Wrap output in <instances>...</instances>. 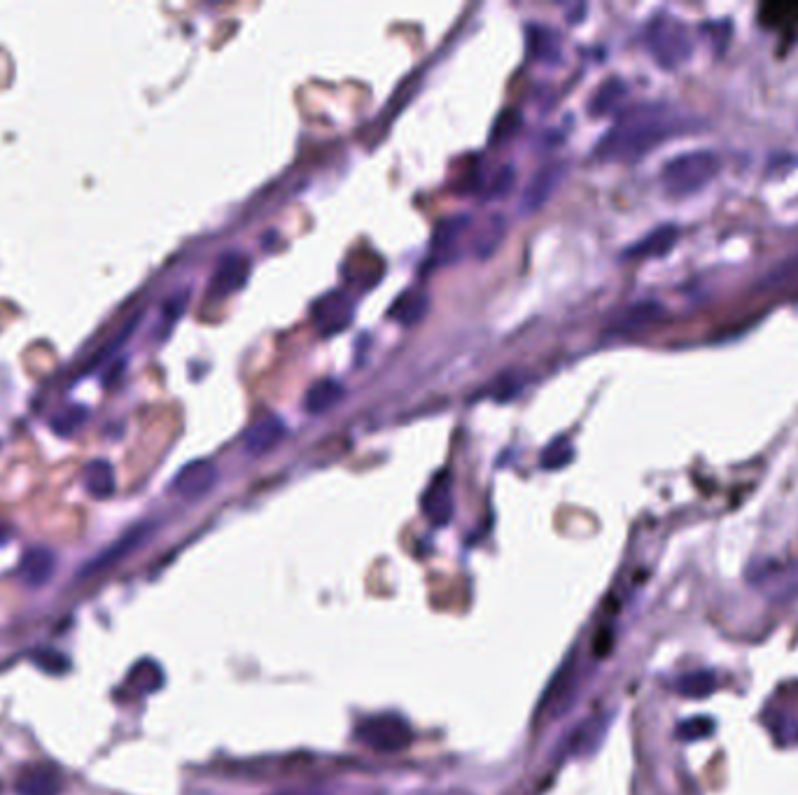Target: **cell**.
<instances>
[{
    "mask_svg": "<svg viewBox=\"0 0 798 795\" xmlns=\"http://www.w3.org/2000/svg\"><path fill=\"white\" fill-rule=\"evenodd\" d=\"M675 688L679 695H684V698H705V695H710L714 688H717V679H714L712 672L700 670L679 677Z\"/></svg>",
    "mask_w": 798,
    "mask_h": 795,
    "instance_id": "cell-23",
    "label": "cell"
},
{
    "mask_svg": "<svg viewBox=\"0 0 798 795\" xmlns=\"http://www.w3.org/2000/svg\"><path fill=\"white\" fill-rule=\"evenodd\" d=\"M574 688H577V679H574V665L572 660H565V665L553 674L549 688L542 695V702H539L537 709V719L546 721H556L560 714L567 712L572 705L574 698Z\"/></svg>",
    "mask_w": 798,
    "mask_h": 795,
    "instance_id": "cell-5",
    "label": "cell"
},
{
    "mask_svg": "<svg viewBox=\"0 0 798 795\" xmlns=\"http://www.w3.org/2000/svg\"><path fill=\"white\" fill-rule=\"evenodd\" d=\"M644 42H647L651 56L663 68H679L691 59L693 52V42L686 26L670 14H656L654 19H649Z\"/></svg>",
    "mask_w": 798,
    "mask_h": 795,
    "instance_id": "cell-3",
    "label": "cell"
},
{
    "mask_svg": "<svg viewBox=\"0 0 798 795\" xmlns=\"http://www.w3.org/2000/svg\"><path fill=\"white\" fill-rule=\"evenodd\" d=\"M763 287L773 290H798V257L789 259L763 278Z\"/></svg>",
    "mask_w": 798,
    "mask_h": 795,
    "instance_id": "cell-24",
    "label": "cell"
},
{
    "mask_svg": "<svg viewBox=\"0 0 798 795\" xmlns=\"http://www.w3.org/2000/svg\"><path fill=\"white\" fill-rule=\"evenodd\" d=\"M721 171V159L710 150L679 154L665 161L661 168V185L670 196L684 199L710 185Z\"/></svg>",
    "mask_w": 798,
    "mask_h": 795,
    "instance_id": "cell-2",
    "label": "cell"
},
{
    "mask_svg": "<svg viewBox=\"0 0 798 795\" xmlns=\"http://www.w3.org/2000/svg\"><path fill=\"white\" fill-rule=\"evenodd\" d=\"M714 730V723L710 719H705V716H698V719H689L684 721L682 726L677 728V735L682 737V740H703Z\"/></svg>",
    "mask_w": 798,
    "mask_h": 795,
    "instance_id": "cell-28",
    "label": "cell"
},
{
    "mask_svg": "<svg viewBox=\"0 0 798 795\" xmlns=\"http://www.w3.org/2000/svg\"><path fill=\"white\" fill-rule=\"evenodd\" d=\"M423 513L425 518L430 520L434 527H444L451 523L453 511H455V499H453V481L446 471H441L439 476L432 478V483L427 485V490L423 492Z\"/></svg>",
    "mask_w": 798,
    "mask_h": 795,
    "instance_id": "cell-7",
    "label": "cell"
},
{
    "mask_svg": "<svg viewBox=\"0 0 798 795\" xmlns=\"http://www.w3.org/2000/svg\"><path fill=\"white\" fill-rule=\"evenodd\" d=\"M217 483V467L210 460H194L173 478V490L185 499H199Z\"/></svg>",
    "mask_w": 798,
    "mask_h": 795,
    "instance_id": "cell-8",
    "label": "cell"
},
{
    "mask_svg": "<svg viewBox=\"0 0 798 795\" xmlns=\"http://www.w3.org/2000/svg\"><path fill=\"white\" fill-rule=\"evenodd\" d=\"M563 166H565L563 161H551V164L539 168V171L535 173V178L530 180L528 189H525V196H523L525 208H539L546 199H549L551 192L560 182V178H563V173H565Z\"/></svg>",
    "mask_w": 798,
    "mask_h": 795,
    "instance_id": "cell-13",
    "label": "cell"
},
{
    "mask_svg": "<svg viewBox=\"0 0 798 795\" xmlns=\"http://www.w3.org/2000/svg\"><path fill=\"white\" fill-rule=\"evenodd\" d=\"M147 534H150V525L133 527V530L129 534H124V537L119 539L115 546L108 548V551H105L101 558H98L96 562H91V565H87V572H84V574L98 572V569H103V567H108V565H115V562L122 560L126 553H131L133 548H138L140 544H143V541L147 539Z\"/></svg>",
    "mask_w": 798,
    "mask_h": 795,
    "instance_id": "cell-17",
    "label": "cell"
},
{
    "mask_svg": "<svg viewBox=\"0 0 798 795\" xmlns=\"http://www.w3.org/2000/svg\"><path fill=\"white\" fill-rule=\"evenodd\" d=\"M84 488L91 497L105 499L115 492V469L108 460H91L82 474Z\"/></svg>",
    "mask_w": 798,
    "mask_h": 795,
    "instance_id": "cell-15",
    "label": "cell"
},
{
    "mask_svg": "<svg viewBox=\"0 0 798 795\" xmlns=\"http://www.w3.org/2000/svg\"><path fill=\"white\" fill-rule=\"evenodd\" d=\"M59 791L61 777L49 765H31L17 779V795H59Z\"/></svg>",
    "mask_w": 798,
    "mask_h": 795,
    "instance_id": "cell-12",
    "label": "cell"
},
{
    "mask_svg": "<svg viewBox=\"0 0 798 795\" xmlns=\"http://www.w3.org/2000/svg\"><path fill=\"white\" fill-rule=\"evenodd\" d=\"M518 390H521V378L516 374H504L493 385V397L497 401H509L518 395Z\"/></svg>",
    "mask_w": 798,
    "mask_h": 795,
    "instance_id": "cell-29",
    "label": "cell"
},
{
    "mask_svg": "<svg viewBox=\"0 0 798 795\" xmlns=\"http://www.w3.org/2000/svg\"><path fill=\"white\" fill-rule=\"evenodd\" d=\"M677 236H679L677 227H672V224H663V227H658L651 231V234L640 238L635 245H630V248L626 250V257L628 259L661 257V255H665V252H670L672 248H675Z\"/></svg>",
    "mask_w": 798,
    "mask_h": 795,
    "instance_id": "cell-14",
    "label": "cell"
},
{
    "mask_svg": "<svg viewBox=\"0 0 798 795\" xmlns=\"http://www.w3.org/2000/svg\"><path fill=\"white\" fill-rule=\"evenodd\" d=\"M35 663H38L42 670H47L52 674H61L68 670V658H63L61 653H56V651H38L35 653Z\"/></svg>",
    "mask_w": 798,
    "mask_h": 795,
    "instance_id": "cell-30",
    "label": "cell"
},
{
    "mask_svg": "<svg viewBox=\"0 0 798 795\" xmlns=\"http://www.w3.org/2000/svg\"><path fill=\"white\" fill-rule=\"evenodd\" d=\"M343 399V385L336 378H320L306 392L304 404L311 413H325Z\"/></svg>",
    "mask_w": 798,
    "mask_h": 795,
    "instance_id": "cell-16",
    "label": "cell"
},
{
    "mask_svg": "<svg viewBox=\"0 0 798 795\" xmlns=\"http://www.w3.org/2000/svg\"><path fill=\"white\" fill-rule=\"evenodd\" d=\"M313 315L322 334H334L350 325V318H353V304H350L346 294L332 292L318 301Z\"/></svg>",
    "mask_w": 798,
    "mask_h": 795,
    "instance_id": "cell-10",
    "label": "cell"
},
{
    "mask_svg": "<svg viewBox=\"0 0 798 795\" xmlns=\"http://www.w3.org/2000/svg\"><path fill=\"white\" fill-rule=\"evenodd\" d=\"M623 96H626V82L619 80V77H609V80H605L595 89L591 103H588V110L595 117L607 115V112H612L623 101Z\"/></svg>",
    "mask_w": 798,
    "mask_h": 795,
    "instance_id": "cell-20",
    "label": "cell"
},
{
    "mask_svg": "<svg viewBox=\"0 0 798 795\" xmlns=\"http://www.w3.org/2000/svg\"><path fill=\"white\" fill-rule=\"evenodd\" d=\"M126 684L136 688L140 695L154 693L164 686V670H161L154 660H140V663L129 672V677H126Z\"/></svg>",
    "mask_w": 798,
    "mask_h": 795,
    "instance_id": "cell-21",
    "label": "cell"
},
{
    "mask_svg": "<svg viewBox=\"0 0 798 795\" xmlns=\"http://www.w3.org/2000/svg\"><path fill=\"white\" fill-rule=\"evenodd\" d=\"M572 455H574V450H572L570 439H567V436H558V439H553L549 446L544 448L542 467L544 469H560L572 460Z\"/></svg>",
    "mask_w": 798,
    "mask_h": 795,
    "instance_id": "cell-25",
    "label": "cell"
},
{
    "mask_svg": "<svg viewBox=\"0 0 798 795\" xmlns=\"http://www.w3.org/2000/svg\"><path fill=\"white\" fill-rule=\"evenodd\" d=\"M89 418V411L84 406H73V408H66V411H61L56 418L52 420V429L59 436H70L73 432H77L84 422Z\"/></svg>",
    "mask_w": 798,
    "mask_h": 795,
    "instance_id": "cell-27",
    "label": "cell"
},
{
    "mask_svg": "<svg viewBox=\"0 0 798 795\" xmlns=\"http://www.w3.org/2000/svg\"><path fill=\"white\" fill-rule=\"evenodd\" d=\"M10 537H12L10 525H7V523H3V520H0V546H5L7 541H10Z\"/></svg>",
    "mask_w": 798,
    "mask_h": 795,
    "instance_id": "cell-31",
    "label": "cell"
},
{
    "mask_svg": "<svg viewBox=\"0 0 798 795\" xmlns=\"http://www.w3.org/2000/svg\"><path fill=\"white\" fill-rule=\"evenodd\" d=\"M677 131V119L661 103H640L621 112L619 119L595 145L605 161H637Z\"/></svg>",
    "mask_w": 798,
    "mask_h": 795,
    "instance_id": "cell-1",
    "label": "cell"
},
{
    "mask_svg": "<svg viewBox=\"0 0 798 795\" xmlns=\"http://www.w3.org/2000/svg\"><path fill=\"white\" fill-rule=\"evenodd\" d=\"M663 315V306L656 304V301H642V304L630 306L626 315L621 318L623 327H640L649 325V322L658 320Z\"/></svg>",
    "mask_w": 798,
    "mask_h": 795,
    "instance_id": "cell-26",
    "label": "cell"
},
{
    "mask_svg": "<svg viewBox=\"0 0 798 795\" xmlns=\"http://www.w3.org/2000/svg\"><path fill=\"white\" fill-rule=\"evenodd\" d=\"M56 567V558L49 548H28V551L21 555L19 562V579L26 583V586L38 588L42 583H47L52 579Z\"/></svg>",
    "mask_w": 798,
    "mask_h": 795,
    "instance_id": "cell-11",
    "label": "cell"
},
{
    "mask_svg": "<svg viewBox=\"0 0 798 795\" xmlns=\"http://www.w3.org/2000/svg\"><path fill=\"white\" fill-rule=\"evenodd\" d=\"M528 52L532 59L539 61H556L560 54L558 33L549 26L530 24L528 26Z\"/></svg>",
    "mask_w": 798,
    "mask_h": 795,
    "instance_id": "cell-18",
    "label": "cell"
},
{
    "mask_svg": "<svg viewBox=\"0 0 798 795\" xmlns=\"http://www.w3.org/2000/svg\"><path fill=\"white\" fill-rule=\"evenodd\" d=\"M355 737L364 747L378 751V754H399V751L411 747L413 730L402 716L381 714L357 723Z\"/></svg>",
    "mask_w": 798,
    "mask_h": 795,
    "instance_id": "cell-4",
    "label": "cell"
},
{
    "mask_svg": "<svg viewBox=\"0 0 798 795\" xmlns=\"http://www.w3.org/2000/svg\"><path fill=\"white\" fill-rule=\"evenodd\" d=\"M427 308H430V299H427L425 292H418V290H411V292H404L402 297L395 301V306L390 308V315L395 318L399 325H416V322L423 318L427 313Z\"/></svg>",
    "mask_w": 798,
    "mask_h": 795,
    "instance_id": "cell-19",
    "label": "cell"
},
{
    "mask_svg": "<svg viewBox=\"0 0 798 795\" xmlns=\"http://www.w3.org/2000/svg\"><path fill=\"white\" fill-rule=\"evenodd\" d=\"M287 432L285 420L276 413H264L262 418H257L252 422L248 432H245V450L252 455H264L269 453L283 441V436Z\"/></svg>",
    "mask_w": 798,
    "mask_h": 795,
    "instance_id": "cell-9",
    "label": "cell"
},
{
    "mask_svg": "<svg viewBox=\"0 0 798 795\" xmlns=\"http://www.w3.org/2000/svg\"><path fill=\"white\" fill-rule=\"evenodd\" d=\"M469 224V215H451V217H444L437 227H434V234H432V245L434 250L444 252L448 248H453L455 243H458V238L462 236V231L467 229Z\"/></svg>",
    "mask_w": 798,
    "mask_h": 795,
    "instance_id": "cell-22",
    "label": "cell"
},
{
    "mask_svg": "<svg viewBox=\"0 0 798 795\" xmlns=\"http://www.w3.org/2000/svg\"><path fill=\"white\" fill-rule=\"evenodd\" d=\"M250 276V259L243 252H224L210 276V297L224 299L245 285Z\"/></svg>",
    "mask_w": 798,
    "mask_h": 795,
    "instance_id": "cell-6",
    "label": "cell"
}]
</instances>
